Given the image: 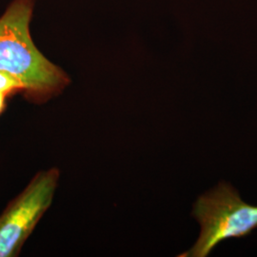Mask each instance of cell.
Returning <instances> with one entry per match:
<instances>
[{"mask_svg": "<svg viewBox=\"0 0 257 257\" xmlns=\"http://www.w3.org/2000/svg\"><path fill=\"white\" fill-rule=\"evenodd\" d=\"M193 215L201 227L199 237L178 256H208L221 242L246 237L257 229V206L245 202L237 190L224 181L197 198Z\"/></svg>", "mask_w": 257, "mask_h": 257, "instance_id": "cell-2", "label": "cell"}, {"mask_svg": "<svg viewBox=\"0 0 257 257\" xmlns=\"http://www.w3.org/2000/svg\"><path fill=\"white\" fill-rule=\"evenodd\" d=\"M9 96L7 94L4 93H0V115L6 110V106H7V98Z\"/></svg>", "mask_w": 257, "mask_h": 257, "instance_id": "cell-5", "label": "cell"}, {"mask_svg": "<svg viewBox=\"0 0 257 257\" xmlns=\"http://www.w3.org/2000/svg\"><path fill=\"white\" fill-rule=\"evenodd\" d=\"M35 0H13L0 17V71L24 87L28 101L43 103L63 92L69 75L36 46L30 32Z\"/></svg>", "mask_w": 257, "mask_h": 257, "instance_id": "cell-1", "label": "cell"}, {"mask_svg": "<svg viewBox=\"0 0 257 257\" xmlns=\"http://www.w3.org/2000/svg\"><path fill=\"white\" fill-rule=\"evenodd\" d=\"M24 87L19 79L13 74L0 71V93L7 94L8 96L16 93H23Z\"/></svg>", "mask_w": 257, "mask_h": 257, "instance_id": "cell-4", "label": "cell"}, {"mask_svg": "<svg viewBox=\"0 0 257 257\" xmlns=\"http://www.w3.org/2000/svg\"><path fill=\"white\" fill-rule=\"evenodd\" d=\"M59 172H39L0 215V257L18 256L32 231L51 206Z\"/></svg>", "mask_w": 257, "mask_h": 257, "instance_id": "cell-3", "label": "cell"}]
</instances>
